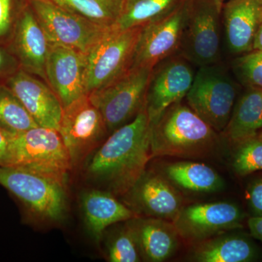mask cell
<instances>
[{
	"label": "cell",
	"instance_id": "obj_1",
	"mask_svg": "<svg viewBox=\"0 0 262 262\" xmlns=\"http://www.w3.org/2000/svg\"><path fill=\"white\" fill-rule=\"evenodd\" d=\"M151 158L150 122L144 106L132 121L111 133L86 160L84 178L93 188L122 198Z\"/></svg>",
	"mask_w": 262,
	"mask_h": 262
},
{
	"label": "cell",
	"instance_id": "obj_2",
	"mask_svg": "<svg viewBox=\"0 0 262 262\" xmlns=\"http://www.w3.org/2000/svg\"><path fill=\"white\" fill-rule=\"evenodd\" d=\"M217 142L218 133L182 101L150 123L152 158H198L214 149Z\"/></svg>",
	"mask_w": 262,
	"mask_h": 262
},
{
	"label": "cell",
	"instance_id": "obj_3",
	"mask_svg": "<svg viewBox=\"0 0 262 262\" xmlns=\"http://www.w3.org/2000/svg\"><path fill=\"white\" fill-rule=\"evenodd\" d=\"M0 185L34 220L46 223L63 220L67 208V182L27 169L0 166Z\"/></svg>",
	"mask_w": 262,
	"mask_h": 262
},
{
	"label": "cell",
	"instance_id": "obj_4",
	"mask_svg": "<svg viewBox=\"0 0 262 262\" xmlns=\"http://www.w3.org/2000/svg\"><path fill=\"white\" fill-rule=\"evenodd\" d=\"M3 166L27 169L66 182L73 168L58 131L40 126L13 136Z\"/></svg>",
	"mask_w": 262,
	"mask_h": 262
},
{
	"label": "cell",
	"instance_id": "obj_5",
	"mask_svg": "<svg viewBox=\"0 0 262 262\" xmlns=\"http://www.w3.org/2000/svg\"><path fill=\"white\" fill-rule=\"evenodd\" d=\"M239 86L220 63L199 67L186 96L188 106L217 133L228 124Z\"/></svg>",
	"mask_w": 262,
	"mask_h": 262
},
{
	"label": "cell",
	"instance_id": "obj_6",
	"mask_svg": "<svg viewBox=\"0 0 262 262\" xmlns=\"http://www.w3.org/2000/svg\"><path fill=\"white\" fill-rule=\"evenodd\" d=\"M213 0H187L178 53L199 67L220 62L222 15Z\"/></svg>",
	"mask_w": 262,
	"mask_h": 262
},
{
	"label": "cell",
	"instance_id": "obj_7",
	"mask_svg": "<svg viewBox=\"0 0 262 262\" xmlns=\"http://www.w3.org/2000/svg\"><path fill=\"white\" fill-rule=\"evenodd\" d=\"M151 70L132 67L111 83L89 94L108 134L132 121L144 108Z\"/></svg>",
	"mask_w": 262,
	"mask_h": 262
},
{
	"label": "cell",
	"instance_id": "obj_8",
	"mask_svg": "<svg viewBox=\"0 0 262 262\" xmlns=\"http://www.w3.org/2000/svg\"><path fill=\"white\" fill-rule=\"evenodd\" d=\"M141 29L111 27L91 48L86 54V94L111 83L130 68Z\"/></svg>",
	"mask_w": 262,
	"mask_h": 262
},
{
	"label": "cell",
	"instance_id": "obj_9",
	"mask_svg": "<svg viewBox=\"0 0 262 262\" xmlns=\"http://www.w3.org/2000/svg\"><path fill=\"white\" fill-rule=\"evenodd\" d=\"M58 131L73 168L83 165L110 134L102 115L89 94L83 95L63 108Z\"/></svg>",
	"mask_w": 262,
	"mask_h": 262
},
{
	"label": "cell",
	"instance_id": "obj_10",
	"mask_svg": "<svg viewBox=\"0 0 262 262\" xmlns=\"http://www.w3.org/2000/svg\"><path fill=\"white\" fill-rule=\"evenodd\" d=\"M29 2L49 43L67 46L87 54L111 28L69 11L49 0Z\"/></svg>",
	"mask_w": 262,
	"mask_h": 262
},
{
	"label": "cell",
	"instance_id": "obj_11",
	"mask_svg": "<svg viewBox=\"0 0 262 262\" xmlns=\"http://www.w3.org/2000/svg\"><path fill=\"white\" fill-rule=\"evenodd\" d=\"M192 65L176 53L153 67L145 101L150 123L156 121L167 108L186 97L195 75Z\"/></svg>",
	"mask_w": 262,
	"mask_h": 262
},
{
	"label": "cell",
	"instance_id": "obj_12",
	"mask_svg": "<svg viewBox=\"0 0 262 262\" xmlns=\"http://www.w3.org/2000/svg\"><path fill=\"white\" fill-rule=\"evenodd\" d=\"M186 10L187 0L170 15L141 27L130 68L152 69L165 58L178 53Z\"/></svg>",
	"mask_w": 262,
	"mask_h": 262
},
{
	"label": "cell",
	"instance_id": "obj_13",
	"mask_svg": "<svg viewBox=\"0 0 262 262\" xmlns=\"http://www.w3.org/2000/svg\"><path fill=\"white\" fill-rule=\"evenodd\" d=\"M244 217L238 206L218 202L183 208L173 223L181 237L189 241H203L226 231L239 228Z\"/></svg>",
	"mask_w": 262,
	"mask_h": 262
},
{
	"label": "cell",
	"instance_id": "obj_14",
	"mask_svg": "<svg viewBox=\"0 0 262 262\" xmlns=\"http://www.w3.org/2000/svg\"><path fill=\"white\" fill-rule=\"evenodd\" d=\"M122 198L137 216L173 222L184 208L182 196L168 180L160 174L146 170Z\"/></svg>",
	"mask_w": 262,
	"mask_h": 262
},
{
	"label": "cell",
	"instance_id": "obj_15",
	"mask_svg": "<svg viewBox=\"0 0 262 262\" xmlns=\"http://www.w3.org/2000/svg\"><path fill=\"white\" fill-rule=\"evenodd\" d=\"M86 66L85 53L67 46L49 43L46 77L63 108L87 94Z\"/></svg>",
	"mask_w": 262,
	"mask_h": 262
},
{
	"label": "cell",
	"instance_id": "obj_16",
	"mask_svg": "<svg viewBox=\"0 0 262 262\" xmlns=\"http://www.w3.org/2000/svg\"><path fill=\"white\" fill-rule=\"evenodd\" d=\"M5 84L20 100L38 126L58 130L63 107L49 84L21 69L7 78Z\"/></svg>",
	"mask_w": 262,
	"mask_h": 262
},
{
	"label": "cell",
	"instance_id": "obj_17",
	"mask_svg": "<svg viewBox=\"0 0 262 262\" xmlns=\"http://www.w3.org/2000/svg\"><path fill=\"white\" fill-rule=\"evenodd\" d=\"M9 49L18 60L20 69L47 82L49 41L29 5L20 10Z\"/></svg>",
	"mask_w": 262,
	"mask_h": 262
},
{
	"label": "cell",
	"instance_id": "obj_18",
	"mask_svg": "<svg viewBox=\"0 0 262 262\" xmlns=\"http://www.w3.org/2000/svg\"><path fill=\"white\" fill-rule=\"evenodd\" d=\"M226 46L233 55L252 51L262 23V0H229L222 9Z\"/></svg>",
	"mask_w": 262,
	"mask_h": 262
},
{
	"label": "cell",
	"instance_id": "obj_19",
	"mask_svg": "<svg viewBox=\"0 0 262 262\" xmlns=\"http://www.w3.org/2000/svg\"><path fill=\"white\" fill-rule=\"evenodd\" d=\"M84 224L91 237L99 242L111 225L137 216L132 210L111 193L101 189H88L80 196Z\"/></svg>",
	"mask_w": 262,
	"mask_h": 262
},
{
	"label": "cell",
	"instance_id": "obj_20",
	"mask_svg": "<svg viewBox=\"0 0 262 262\" xmlns=\"http://www.w3.org/2000/svg\"><path fill=\"white\" fill-rule=\"evenodd\" d=\"M129 222L135 232L143 259L164 261L175 253L179 234L173 222L145 216H136Z\"/></svg>",
	"mask_w": 262,
	"mask_h": 262
},
{
	"label": "cell",
	"instance_id": "obj_21",
	"mask_svg": "<svg viewBox=\"0 0 262 262\" xmlns=\"http://www.w3.org/2000/svg\"><path fill=\"white\" fill-rule=\"evenodd\" d=\"M262 131V89L246 87L236 101L228 124L222 132L234 146Z\"/></svg>",
	"mask_w": 262,
	"mask_h": 262
},
{
	"label": "cell",
	"instance_id": "obj_22",
	"mask_svg": "<svg viewBox=\"0 0 262 262\" xmlns=\"http://www.w3.org/2000/svg\"><path fill=\"white\" fill-rule=\"evenodd\" d=\"M256 249L248 239L239 236H225L203 241L193 251L198 262H248L256 258Z\"/></svg>",
	"mask_w": 262,
	"mask_h": 262
},
{
	"label": "cell",
	"instance_id": "obj_23",
	"mask_svg": "<svg viewBox=\"0 0 262 262\" xmlns=\"http://www.w3.org/2000/svg\"><path fill=\"white\" fill-rule=\"evenodd\" d=\"M165 174L174 184L192 192H215L224 186L222 177L204 163L178 162L169 164L165 167Z\"/></svg>",
	"mask_w": 262,
	"mask_h": 262
},
{
	"label": "cell",
	"instance_id": "obj_24",
	"mask_svg": "<svg viewBox=\"0 0 262 262\" xmlns=\"http://www.w3.org/2000/svg\"><path fill=\"white\" fill-rule=\"evenodd\" d=\"M186 0H124L113 28L124 30L142 27L179 9Z\"/></svg>",
	"mask_w": 262,
	"mask_h": 262
},
{
	"label": "cell",
	"instance_id": "obj_25",
	"mask_svg": "<svg viewBox=\"0 0 262 262\" xmlns=\"http://www.w3.org/2000/svg\"><path fill=\"white\" fill-rule=\"evenodd\" d=\"M96 23L112 27L122 11L124 0H49Z\"/></svg>",
	"mask_w": 262,
	"mask_h": 262
},
{
	"label": "cell",
	"instance_id": "obj_26",
	"mask_svg": "<svg viewBox=\"0 0 262 262\" xmlns=\"http://www.w3.org/2000/svg\"><path fill=\"white\" fill-rule=\"evenodd\" d=\"M37 126L14 93L6 84H0V127L18 134Z\"/></svg>",
	"mask_w": 262,
	"mask_h": 262
},
{
	"label": "cell",
	"instance_id": "obj_27",
	"mask_svg": "<svg viewBox=\"0 0 262 262\" xmlns=\"http://www.w3.org/2000/svg\"><path fill=\"white\" fill-rule=\"evenodd\" d=\"M106 256L110 262H139L141 255L135 232L130 222L126 221L108 237L106 246Z\"/></svg>",
	"mask_w": 262,
	"mask_h": 262
},
{
	"label": "cell",
	"instance_id": "obj_28",
	"mask_svg": "<svg viewBox=\"0 0 262 262\" xmlns=\"http://www.w3.org/2000/svg\"><path fill=\"white\" fill-rule=\"evenodd\" d=\"M232 166L239 177L262 170V131L234 146Z\"/></svg>",
	"mask_w": 262,
	"mask_h": 262
},
{
	"label": "cell",
	"instance_id": "obj_29",
	"mask_svg": "<svg viewBox=\"0 0 262 262\" xmlns=\"http://www.w3.org/2000/svg\"><path fill=\"white\" fill-rule=\"evenodd\" d=\"M232 72L245 87L262 89V51H252L239 55L232 63Z\"/></svg>",
	"mask_w": 262,
	"mask_h": 262
},
{
	"label": "cell",
	"instance_id": "obj_30",
	"mask_svg": "<svg viewBox=\"0 0 262 262\" xmlns=\"http://www.w3.org/2000/svg\"><path fill=\"white\" fill-rule=\"evenodd\" d=\"M19 14L15 13V0H0V40L11 38Z\"/></svg>",
	"mask_w": 262,
	"mask_h": 262
},
{
	"label": "cell",
	"instance_id": "obj_31",
	"mask_svg": "<svg viewBox=\"0 0 262 262\" xmlns=\"http://www.w3.org/2000/svg\"><path fill=\"white\" fill-rule=\"evenodd\" d=\"M246 198L253 216H262V179L254 181L250 185Z\"/></svg>",
	"mask_w": 262,
	"mask_h": 262
},
{
	"label": "cell",
	"instance_id": "obj_32",
	"mask_svg": "<svg viewBox=\"0 0 262 262\" xmlns=\"http://www.w3.org/2000/svg\"><path fill=\"white\" fill-rule=\"evenodd\" d=\"M19 69L18 60L10 50L0 46V79L8 78Z\"/></svg>",
	"mask_w": 262,
	"mask_h": 262
},
{
	"label": "cell",
	"instance_id": "obj_33",
	"mask_svg": "<svg viewBox=\"0 0 262 262\" xmlns=\"http://www.w3.org/2000/svg\"><path fill=\"white\" fill-rule=\"evenodd\" d=\"M14 135L0 127V166H3L5 163L10 142Z\"/></svg>",
	"mask_w": 262,
	"mask_h": 262
},
{
	"label": "cell",
	"instance_id": "obj_34",
	"mask_svg": "<svg viewBox=\"0 0 262 262\" xmlns=\"http://www.w3.org/2000/svg\"><path fill=\"white\" fill-rule=\"evenodd\" d=\"M248 228L253 237L262 242V216H253L248 221Z\"/></svg>",
	"mask_w": 262,
	"mask_h": 262
},
{
	"label": "cell",
	"instance_id": "obj_35",
	"mask_svg": "<svg viewBox=\"0 0 262 262\" xmlns=\"http://www.w3.org/2000/svg\"><path fill=\"white\" fill-rule=\"evenodd\" d=\"M253 50H259L262 51V23L258 27L257 32L255 36L253 41Z\"/></svg>",
	"mask_w": 262,
	"mask_h": 262
},
{
	"label": "cell",
	"instance_id": "obj_36",
	"mask_svg": "<svg viewBox=\"0 0 262 262\" xmlns=\"http://www.w3.org/2000/svg\"><path fill=\"white\" fill-rule=\"evenodd\" d=\"M214 1L215 4L216 5L217 8L220 10L221 13H222V7H223V5L225 4L226 0H213Z\"/></svg>",
	"mask_w": 262,
	"mask_h": 262
}]
</instances>
